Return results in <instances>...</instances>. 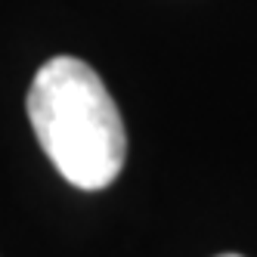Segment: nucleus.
<instances>
[{
	"instance_id": "nucleus-2",
	"label": "nucleus",
	"mask_w": 257,
	"mask_h": 257,
	"mask_svg": "<svg viewBox=\"0 0 257 257\" xmlns=\"http://www.w3.org/2000/svg\"><path fill=\"white\" fill-rule=\"evenodd\" d=\"M217 257H242V254H217Z\"/></svg>"
},
{
	"instance_id": "nucleus-1",
	"label": "nucleus",
	"mask_w": 257,
	"mask_h": 257,
	"mask_svg": "<svg viewBox=\"0 0 257 257\" xmlns=\"http://www.w3.org/2000/svg\"><path fill=\"white\" fill-rule=\"evenodd\" d=\"M25 108L41 149L71 186L96 192L115 183L127 158L124 121L102 78L84 59L44 62Z\"/></svg>"
}]
</instances>
